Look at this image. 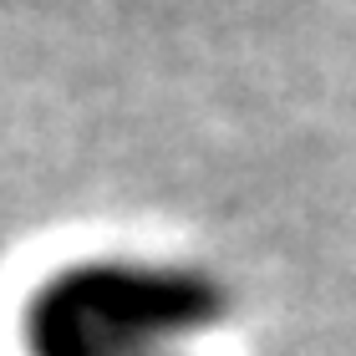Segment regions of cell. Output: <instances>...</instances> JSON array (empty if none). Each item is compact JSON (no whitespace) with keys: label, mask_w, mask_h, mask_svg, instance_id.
Wrapping results in <instances>:
<instances>
[{"label":"cell","mask_w":356,"mask_h":356,"mask_svg":"<svg viewBox=\"0 0 356 356\" xmlns=\"http://www.w3.org/2000/svg\"><path fill=\"white\" fill-rule=\"evenodd\" d=\"M219 316V280L188 265L82 260L31 296L26 346L31 356H178Z\"/></svg>","instance_id":"6da1fadb"}]
</instances>
